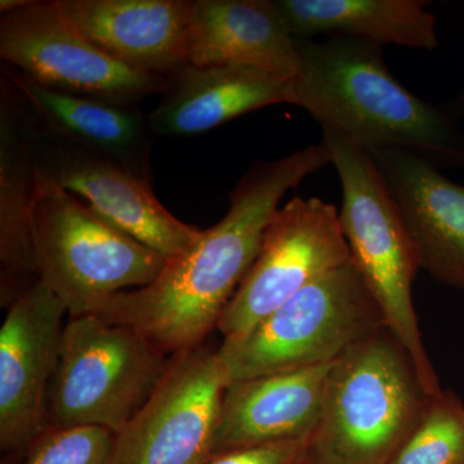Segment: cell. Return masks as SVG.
Here are the masks:
<instances>
[{"instance_id":"1","label":"cell","mask_w":464,"mask_h":464,"mask_svg":"<svg viewBox=\"0 0 464 464\" xmlns=\"http://www.w3.org/2000/svg\"><path fill=\"white\" fill-rule=\"evenodd\" d=\"M328 164L323 142L279 160L256 161L230 192L218 224L168 259L154 282L119 293L97 316L132 326L170 356L203 346L255 264L284 195Z\"/></svg>"},{"instance_id":"2","label":"cell","mask_w":464,"mask_h":464,"mask_svg":"<svg viewBox=\"0 0 464 464\" xmlns=\"http://www.w3.org/2000/svg\"><path fill=\"white\" fill-rule=\"evenodd\" d=\"M295 103L323 128L368 152L400 150L435 166L464 167V134L451 116L396 81L382 45L353 38L298 39Z\"/></svg>"},{"instance_id":"3","label":"cell","mask_w":464,"mask_h":464,"mask_svg":"<svg viewBox=\"0 0 464 464\" xmlns=\"http://www.w3.org/2000/svg\"><path fill=\"white\" fill-rule=\"evenodd\" d=\"M431 398L408 351L382 326L333 362L310 464H389Z\"/></svg>"},{"instance_id":"4","label":"cell","mask_w":464,"mask_h":464,"mask_svg":"<svg viewBox=\"0 0 464 464\" xmlns=\"http://www.w3.org/2000/svg\"><path fill=\"white\" fill-rule=\"evenodd\" d=\"M322 142L343 190L340 222L351 261L380 307L384 326L413 360L424 390L439 395L442 389L424 347L411 295L420 258L395 199L366 150L328 128H323Z\"/></svg>"},{"instance_id":"5","label":"cell","mask_w":464,"mask_h":464,"mask_svg":"<svg viewBox=\"0 0 464 464\" xmlns=\"http://www.w3.org/2000/svg\"><path fill=\"white\" fill-rule=\"evenodd\" d=\"M38 279L70 317L97 315L128 288L154 282L168 258L56 183L39 179L34 212Z\"/></svg>"},{"instance_id":"6","label":"cell","mask_w":464,"mask_h":464,"mask_svg":"<svg viewBox=\"0 0 464 464\" xmlns=\"http://www.w3.org/2000/svg\"><path fill=\"white\" fill-rule=\"evenodd\" d=\"M173 356L132 326L70 317L45 408V429L119 433L151 398Z\"/></svg>"},{"instance_id":"7","label":"cell","mask_w":464,"mask_h":464,"mask_svg":"<svg viewBox=\"0 0 464 464\" xmlns=\"http://www.w3.org/2000/svg\"><path fill=\"white\" fill-rule=\"evenodd\" d=\"M384 326L380 307L353 261L324 275L237 340L217 350L227 386L331 364Z\"/></svg>"},{"instance_id":"8","label":"cell","mask_w":464,"mask_h":464,"mask_svg":"<svg viewBox=\"0 0 464 464\" xmlns=\"http://www.w3.org/2000/svg\"><path fill=\"white\" fill-rule=\"evenodd\" d=\"M0 57L48 90L139 106L168 79L124 65L97 47L53 2H33L0 17Z\"/></svg>"},{"instance_id":"9","label":"cell","mask_w":464,"mask_h":464,"mask_svg":"<svg viewBox=\"0 0 464 464\" xmlns=\"http://www.w3.org/2000/svg\"><path fill=\"white\" fill-rule=\"evenodd\" d=\"M351 261L340 212L319 198H293L266 228L261 249L219 320L237 340L324 275Z\"/></svg>"},{"instance_id":"10","label":"cell","mask_w":464,"mask_h":464,"mask_svg":"<svg viewBox=\"0 0 464 464\" xmlns=\"http://www.w3.org/2000/svg\"><path fill=\"white\" fill-rule=\"evenodd\" d=\"M226 387L217 350L174 355L151 398L114 436L108 464H200L212 454Z\"/></svg>"},{"instance_id":"11","label":"cell","mask_w":464,"mask_h":464,"mask_svg":"<svg viewBox=\"0 0 464 464\" xmlns=\"http://www.w3.org/2000/svg\"><path fill=\"white\" fill-rule=\"evenodd\" d=\"M65 304L38 280L7 308L0 329L2 464L25 460L45 429V408L60 356Z\"/></svg>"},{"instance_id":"12","label":"cell","mask_w":464,"mask_h":464,"mask_svg":"<svg viewBox=\"0 0 464 464\" xmlns=\"http://www.w3.org/2000/svg\"><path fill=\"white\" fill-rule=\"evenodd\" d=\"M34 157L39 179L81 195L111 224L168 259L200 239L203 230L176 218L157 199L151 183L44 130L38 121Z\"/></svg>"},{"instance_id":"13","label":"cell","mask_w":464,"mask_h":464,"mask_svg":"<svg viewBox=\"0 0 464 464\" xmlns=\"http://www.w3.org/2000/svg\"><path fill=\"white\" fill-rule=\"evenodd\" d=\"M63 16L109 56L170 79L188 63L194 0H56Z\"/></svg>"},{"instance_id":"14","label":"cell","mask_w":464,"mask_h":464,"mask_svg":"<svg viewBox=\"0 0 464 464\" xmlns=\"http://www.w3.org/2000/svg\"><path fill=\"white\" fill-rule=\"evenodd\" d=\"M369 154L404 219L420 268L445 285L464 289V186L411 152Z\"/></svg>"},{"instance_id":"15","label":"cell","mask_w":464,"mask_h":464,"mask_svg":"<svg viewBox=\"0 0 464 464\" xmlns=\"http://www.w3.org/2000/svg\"><path fill=\"white\" fill-rule=\"evenodd\" d=\"M36 119L7 76H0V301L8 308L38 282L34 212L39 177Z\"/></svg>"},{"instance_id":"16","label":"cell","mask_w":464,"mask_h":464,"mask_svg":"<svg viewBox=\"0 0 464 464\" xmlns=\"http://www.w3.org/2000/svg\"><path fill=\"white\" fill-rule=\"evenodd\" d=\"M331 364L282 372L226 387L212 453L313 438Z\"/></svg>"},{"instance_id":"17","label":"cell","mask_w":464,"mask_h":464,"mask_svg":"<svg viewBox=\"0 0 464 464\" xmlns=\"http://www.w3.org/2000/svg\"><path fill=\"white\" fill-rule=\"evenodd\" d=\"M2 74L17 88L32 108L39 125L72 145L106 159L152 182V133L149 115L139 106L48 90L14 67Z\"/></svg>"},{"instance_id":"18","label":"cell","mask_w":464,"mask_h":464,"mask_svg":"<svg viewBox=\"0 0 464 464\" xmlns=\"http://www.w3.org/2000/svg\"><path fill=\"white\" fill-rule=\"evenodd\" d=\"M163 100L149 114L155 136H192L237 116L277 103H295L292 81L257 67L188 65L168 79Z\"/></svg>"},{"instance_id":"19","label":"cell","mask_w":464,"mask_h":464,"mask_svg":"<svg viewBox=\"0 0 464 464\" xmlns=\"http://www.w3.org/2000/svg\"><path fill=\"white\" fill-rule=\"evenodd\" d=\"M188 63H237L292 81L297 41L274 0H194Z\"/></svg>"},{"instance_id":"20","label":"cell","mask_w":464,"mask_h":464,"mask_svg":"<svg viewBox=\"0 0 464 464\" xmlns=\"http://www.w3.org/2000/svg\"><path fill=\"white\" fill-rule=\"evenodd\" d=\"M298 39L353 38L414 50L438 47L436 18L422 0H274Z\"/></svg>"},{"instance_id":"21","label":"cell","mask_w":464,"mask_h":464,"mask_svg":"<svg viewBox=\"0 0 464 464\" xmlns=\"http://www.w3.org/2000/svg\"><path fill=\"white\" fill-rule=\"evenodd\" d=\"M389 464H464V402L442 390Z\"/></svg>"},{"instance_id":"22","label":"cell","mask_w":464,"mask_h":464,"mask_svg":"<svg viewBox=\"0 0 464 464\" xmlns=\"http://www.w3.org/2000/svg\"><path fill=\"white\" fill-rule=\"evenodd\" d=\"M114 436L100 427L47 429L34 441L24 464H108Z\"/></svg>"},{"instance_id":"23","label":"cell","mask_w":464,"mask_h":464,"mask_svg":"<svg viewBox=\"0 0 464 464\" xmlns=\"http://www.w3.org/2000/svg\"><path fill=\"white\" fill-rule=\"evenodd\" d=\"M310 440L217 451L200 464H310Z\"/></svg>"},{"instance_id":"24","label":"cell","mask_w":464,"mask_h":464,"mask_svg":"<svg viewBox=\"0 0 464 464\" xmlns=\"http://www.w3.org/2000/svg\"><path fill=\"white\" fill-rule=\"evenodd\" d=\"M34 0H2L0 2V12L2 14H9V12L18 11L32 5Z\"/></svg>"}]
</instances>
